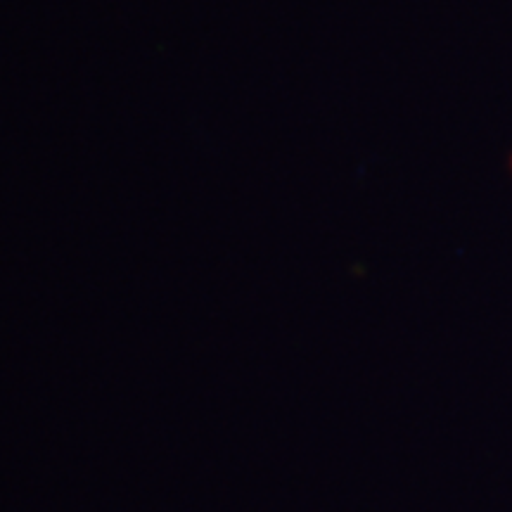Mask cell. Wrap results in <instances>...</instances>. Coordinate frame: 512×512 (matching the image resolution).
<instances>
[]
</instances>
